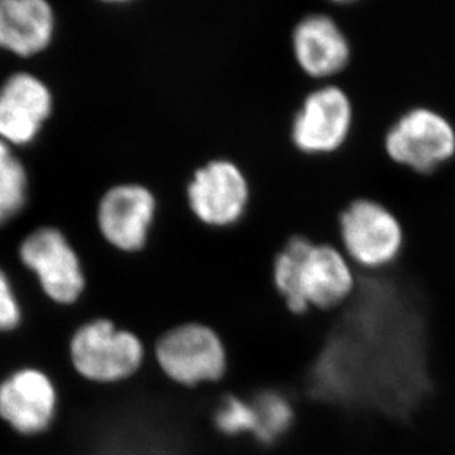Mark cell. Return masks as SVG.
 I'll return each instance as SVG.
<instances>
[{
    "label": "cell",
    "instance_id": "obj_1",
    "mask_svg": "<svg viewBox=\"0 0 455 455\" xmlns=\"http://www.w3.org/2000/svg\"><path fill=\"white\" fill-rule=\"evenodd\" d=\"M271 283L289 313L304 315L344 307L355 293L358 275L339 242L293 232L273 258Z\"/></svg>",
    "mask_w": 455,
    "mask_h": 455
},
{
    "label": "cell",
    "instance_id": "obj_2",
    "mask_svg": "<svg viewBox=\"0 0 455 455\" xmlns=\"http://www.w3.org/2000/svg\"><path fill=\"white\" fill-rule=\"evenodd\" d=\"M338 237L356 270L365 273L395 266L407 243L400 215L371 196H356L344 206L338 219Z\"/></svg>",
    "mask_w": 455,
    "mask_h": 455
},
{
    "label": "cell",
    "instance_id": "obj_3",
    "mask_svg": "<svg viewBox=\"0 0 455 455\" xmlns=\"http://www.w3.org/2000/svg\"><path fill=\"white\" fill-rule=\"evenodd\" d=\"M355 103L338 80L315 83L289 124L292 147L308 156H329L348 145L355 129Z\"/></svg>",
    "mask_w": 455,
    "mask_h": 455
},
{
    "label": "cell",
    "instance_id": "obj_4",
    "mask_svg": "<svg viewBox=\"0 0 455 455\" xmlns=\"http://www.w3.org/2000/svg\"><path fill=\"white\" fill-rule=\"evenodd\" d=\"M383 149L400 167L421 176L434 174L455 159V124L436 108L414 105L387 127Z\"/></svg>",
    "mask_w": 455,
    "mask_h": 455
},
{
    "label": "cell",
    "instance_id": "obj_5",
    "mask_svg": "<svg viewBox=\"0 0 455 455\" xmlns=\"http://www.w3.org/2000/svg\"><path fill=\"white\" fill-rule=\"evenodd\" d=\"M293 60L311 82H331L348 69L353 42L327 2H308L291 30Z\"/></svg>",
    "mask_w": 455,
    "mask_h": 455
},
{
    "label": "cell",
    "instance_id": "obj_6",
    "mask_svg": "<svg viewBox=\"0 0 455 455\" xmlns=\"http://www.w3.org/2000/svg\"><path fill=\"white\" fill-rule=\"evenodd\" d=\"M71 360L78 373L95 382L129 378L142 364L143 345L132 331L108 320L80 327L71 340Z\"/></svg>",
    "mask_w": 455,
    "mask_h": 455
},
{
    "label": "cell",
    "instance_id": "obj_7",
    "mask_svg": "<svg viewBox=\"0 0 455 455\" xmlns=\"http://www.w3.org/2000/svg\"><path fill=\"white\" fill-rule=\"evenodd\" d=\"M20 259L35 273L44 292L56 304H73L82 297L86 279L82 262L64 233L40 228L22 241Z\"/></svg>",
    "mask_w": 455,
    "mask_h": 455
},
{
    "label": "cell",
    "instance_id": "obj_8",
    "mask_svg": "<svg viewBox=\"0 0 455 455\" xmlns=\"http://www.w3.org/2000/svg\"><path fill=\"white\" fill-rule=\"evenodd\" d=\"M156 360L161 369L181 385L215 382L223 378L228 365L220 336L198 323L167 331L156 345Z\"/></svg>",
    "mask_w": 455,
    "mask_h": 455
},
{
    "label": "cell",
    "instance_id": "obj_9",
    "mask_svg": "<svg viewBox=\"0 0 455 455\" xmlns=\"http://www.w3.org/2000/svg\"><path fill=\"white\" fill-rule=\"evenodd\" d=\"M190 210L204 224L228 228L245 217L251 185L245 172L228 159H214L199 168L188 186Z\"/></svg>",
    "mask_w": 455,
    "mask_h": 455
},
{
    "label": "cell",
    "instance_id": "obj_10",
    "mask_svg": "<svg viewBox=\"0 0 455 455\" xmlns=\"http://www.w3.org/2000/svg\"><path fill=\"white\" fill-rule=\"evenodd\" d=\"M155 212L156 199L145 186H114L100 199L98 226L109 245L124 252H136L147 245Z\"/></svg>",
    "mask_w": 455,
    "mask_h": 455
},
{
    "label": "cell",
    "instance_id": "obj_11",
    "mask_svg": "<svg viewBox=\"0 0 455 455\" xmlns=\"http://www.w3.org/2000/svg\"><path fill=\"white\" fill-rule=\"evenodd\" d=\"M53 109L48 84L30 73H15L0 86V140L9 147L35 142Z\"/></svg>",
    "mask_w": 455,
    "mask_h": 455
},
{
    "label": "cell",
    "instance_id": "obj_12",
    "mask_svg": "<svg viewBox=\"0 0 455 455\" xmlns=\"http://www.w3.org/2000/svg\"><path fill=\"white\" fill-rule=\"evenodd\" d=\"M55 408V387L39 370H20L0 385V416L20 434L44 432Z\"/></svg>",
    "mask_w": 455,
    "mask_h": 455
},
{
    "label": "cell",
    "instance_id": "obj_13",
    "mask_svg": "<svg viewBox=\"0 0 455 455\" xmlns=\"http://www.w3.org/2000/svg\"><path fill=\"white\" fill-rule=\"evenodd\" d=\"M56 18L46 0H0V49L28 58L46 51Z\"/></svg>",
    "mask_w": 455,
    "mask_h": 455
},
{
    "label": "cell",
    "instance_id": "obj_14",
    "mask_svg": "<svg viewBox=\"0 0 455 455\" xmlns=\"http://www.w3.org/2000/svg\"><path fill=\"white\" fill-rule=\"evenodd\" d=\"M28 195L26 168L13 148L0 140V228L21 212Z\"/></svg>",
    "mask_w": 455,
    "mask_h": 455
},
{
    "label": "cell",
    "instance_id": "obj_15",
    "mask_svg": "<svg viewBox=\"0 0 455 455\" xmlns=\"http://www.w3.org/2000/svg\"><path fill=\"white\" fill-rule=\"evenodd\" d=\"M215 425L223 434L230 436L255 434L257 419L251 401L230 395L224 398L215 414Z\"/></svg>",
    "mask_w": 455,
    "mask_h": 455
},
{
    "label": "cell",
    "instance_id": "obj_16",
    "mask_svg": "<svg viewBox=\"0 0 455 455\" xmlns=\"http://www.w3.org/2000/svg\"><path fill=\"white\" fill-rule=\"evenodd\" d=\"M21 322V307L8 275L0 268V331H12Z\"/></svg>",
    "mask_w": 455,
    "mask_h": 455
}]
</instances>
